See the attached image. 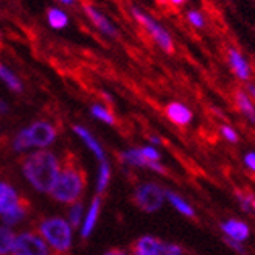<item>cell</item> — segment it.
Returning a JSON list of instances; mask_svg holds the SVG:
<instances>
[{"mask_svg": "<svg viewBox=\"0 0 255 255\" xmlns=\"http://www.w3.org/2000/svg\"><path fill=\"white\" fill-rule=\"evenodd\" d=\"M100 210H101V198L98 195L92 201L91 209H89L87 218H86V223H84V227H83V240H86L89 235H91V232L94 231V227L97 224V220H98V216H100Z\"/></svg>", "mask_w": 255, "mask_h": 255, "instance_id": "cell-19", "label": "cell"}, {"mask_svg": "<svg viewBox=\"0 0 255 255\" xmlns=\"http://www.w3.org/2000/svg\"><path fill=\"white\" fill-rule=\"evenodd\" d=\"M220 132H221L223 138L227 140V142H231V143H237V142H238V132L234 129L232 126H229V125H221Z\"/></svg>", "mask_w": 255, "mask_h": 255, "instance_id": "cell-27", "label": "cell"}, {"mask_svg": "<svg viewBox=\"0 0 255 255\" xmlns=\"http://www.w3.org/2000/svg\"><path fill=\"white\" fill-rule=\"evenodd\" d=\"M31 210V204L28 199H25V198H19L16 201V204L12 206L11 209H8L3 215H2V218H3V223L6 226H12V224H17L20 223L22 220H25V216H27Z\"/></svg>", "mask_w": 255, "mask_h": 255, "instance_id": "cell-14", "label": "cell"}, {"mask_svg": "<svg viewBox=\"0 0 255 255\" xmlns=\"http://www.w3.org/2000/svg\"><path fill=\"white\" fill-rule=\"evenodd\" d=\"M12 255H52L48 252L45 240L36 234L25 232L16 237Z\"/></svg>", "mask_w": 255, "mask_h": 255, "instance_id": "cell-8", "label": "cell"}, {"mask_svg": "<svg viewBox=\"0 0 255 255\" xmlns=\"http://www.w3.org/2000/svg\"><path fill=\"white\" fill-rule=\"evenodd\" d=\"M226 243H227L229 246H231V248H234L237 252H240V254H245V248L241 246V245L238 243V241H235V240H231V238H227V240H226Z\"/></svg>", "mask_w": 255, "mask_h": 255, "instance_id": "cell-31", "label": "cell"}, {"mask_svg": "<svg viewBox=\"0 0 255 255\" xmlns=\"http://www.w3.org/2000/svg\"><path fill=\"white\" fill-rule=\"evenodd\" d=\"M105 255H126V254H125V251H122V249H119V248H112V249H109Z\"/></svg>", "mask_w": 255, "mask_h": 255, "instance_id": "cell-33", "label": "cell"}, {"mask_svg": "<svg viewBox=\"0 0 255 255\" xmlns=\"http://www.w3.org/2000/svg\"><path fill=\"white\" fill-rule=\"evenodd\" d=\"M221 229H223V232L227 235V238L235 240V241H238V243L248 240L249 234H251L249 226L243 221H238V220H227L226 223L221 224Z\"/></svg>", "mask_w": 255, "mask_h": 255, "instance_id": "cell-15", "label": "cell"}, {"mask_svg": "<svg viewBox=\"0 0 255 255\" xmlns=\"http://www.w3.org/2000/svg\"><path fill=\"white\" fill-rule=\"evenodd\" d=\"M8 109H9V106L6 105V101L0 100V116H3V114H6Z\"/></svg>", "mask_w": 255, "mask_h": 255, "instance_id": "cell-34", "label": "cell"}, {"mask_svg": "<svg viewBox=\"0 0 255 255\" xmlns=\"http://www.w3.org/2000/svg\"><path fill=\"white\" fill-rule=\"evenodd\" d=\"M185 17H187V22L196 30H204L207 27V19H206V16H204V12L199 9H195V8L188 9Z\"/></svg>", "mask_w": 255, "mask_h": 255, "instance_id": "cell-25", "label": "cell"}, {"mask_svg": "<svg viewBox=\"0 0 255 255\" xmlns=\"http://www.w3.org/2000/svg\"><path fill=\"white\" fill-rule=\"evenodd\" d=\"M167 3H171L174 6H182L187 3V0H167Z\"/></svg>", "mask_w": 255, "mask_h": 255, "instance_id": "cell-35", "label": "cell"}, {"mask_svg": "<svg viewBox=\"0 0 255 255\" xmlns=\"http://www.w3.org/2000/svg\"><path fill=\"white\" fill-rule=\"evenodd\" d=\"M22 173L37 191L52 193L59 176V160L52 151H36L22 160Z\"/></svg>", "mask_w": 255, "mask_h": 255, "instance_id": "cell-1", "label": "cell"}, {"mask_svg": "<svg viewBox=\"0 0 255 255\" xmlns=\"http://www.w3.org/2000/svg\"><path fill=\"white\" fill-rule=\"evenodd\" d=\"M83 11H84V14L87 16V19L91 20L94 23V27L101 33V34H105L108 37H117L119 36V30L117 27L114 25L108 17L103 11H101L100 8H97L95 5H92L91 2H84L83 3Z\"/></svg>", "mask_w": 255, "mask_h": 255, "instance_id": "cell-10", "label": "cell"}, {"mask_svg": "<svg viewBox=\"0 0 255 255\" xmlns=\"http://www.w3.org/2000/svg\"><path fill=\"white\" fill-rule=\"evenodd\" d=\"M111 181V167L108 160H103L100 163V171H98V182H97V191L98 195H101L108 188Z\"/></svg>", "mask_w": 255, "mask_h": 255, "instance_id": "cell-24", "label": "cell"}, {"mask_svg": "<svg viewBox=\"0 0 255 255\" xmlns=\"http://www.w3.org/2000/svg\"><path fill=\"white\" fill-rule=\"evenodd\" d=\"M81 213H83V204L78 202H73L70 212H69V220H70V226L72 227H78L80 221H81Z\"/></svg>", "mask_w": 255, "mask_h": 255, "instance_id": "cell-26", "label": "cell"}, {"mask_svg": "<svg viewBox=\"0 0 255 255\" xmlns=\"http://www.w3.org/2000/svg\"><path fill=\"white\" fill-rule=\"evenodd\" d=\"M120 157H122V160L126 165H131V167L149 168V170L157 171V173H165V168L162 167V163H159V162H151V160L145 159L138 148H131V149L123 151Z\"/></svg>", "mask_w": 255, "mask_h": 255, "instance_id": "cell-12", "label": "cell"}, {"mask_svg": "<svg viewBox=\"0 0 255 255\" xmlns=\"http://www.w3.org/2000/svg\"><path fill=\"white\" fill-rule=\"evenodd\" d=\"M0 81H3V84L9 89V91L16 92V94H20L23 91V84L19 80V76L11 69H8L2 61H0Z\"/></svg>", "mask_w": 255, "mask_h": 255, "instance_id": "cell-18", "label": "cell"}, {"mask_svg": "<svg viewBox=\"0 0 255 255\" xmlns=\"http://www.w3.org/2000/svg\"><path fill=\"white\" fill-rule=\"evenodd\" d=\"M226 59H227V66L231 69V72L235 75V78L243 81V83H249L252 78V67L248 61V58L240 52L238 48L231 47L227 48L226 52Z\"/></svg>", "mask_w": 255, "mask_h": 255, "instance_id": "cell-9", "label": "cell"}, {"mask_svg": "<svg viewBox=\"0 0 255 255\" xmlns=\"http://www.w3.org/2000/svg\"><path fill=\"white\" fill-rule=\"evenodd\" d=\"M87 185V174L78 159L75 156H67L64 160L62 168L59 170V176L56 184L52 190V196L62 204L78 202Z\"/></svg>", "mask_w": 255, "mask_h": 255, "instance_id": "cell-2", "label": "cell"}, {"mask_svg": "<svg viewBox=\"0 0 255 255\" xmlns=\"http://www.w3.org/2000/svg\"><path fill=\"white\" fill-rule=\"evenodd\" d=\"M138 149H140V152H142V156L145 159H148L151 162H159L160 160V152L154 146L148 145V146H142V148H138Z\"/></svg>", "mask_w": 255, "mask_h": 255, "instance_id": "cell-28", "label": "cell"}, {"mask_svg": "<svg viewBox=\"0 0 255 255\" xmlns=\"http://www.w3.org/2000/svg\"><path fill=\"white\" fill-rule=\"evenodd\" d=\"M19 199L16 188L9 185L8 182L0 181V213H5L8 209H11Z\"/></svg>", "mask_w": 255, "mask_h": 255, "instance_id": "cell-17", "label": "cell"}, {"mask_svg": "<svg viewBox=\"0 0 255 255\" xmlns=\"http://www.w3.org/2000/svg\"><path fill=\"white\" fill-rule=\"evenodd\" d=\"M165 116L168 120L177 126H188L193 122V111H191L185 103L181 101H171L165 108Z\"/></svg>", "mask_w": 255, "mask_h": 255, "instance_id": "cell-11", "label": "cell"}, {"mask_svg": "<svg viewBox=\"0 0 255 255\" xmlns=\"http://www.w3.org/2000/svg\"><path fill=\"white\" fill-rule=\"evenodd\" d=\"M237 198H238V201H240V204H241V207H243L245 210H249L251 209V202H249V196L248 195H243V193H237Z\"/></svg>", "mask_w": 255, "mask_h": 255, "instance_id": "cell-30", "label": "cell"}, {"mask_svg": "<svg viewBox=\"0 0 255 255\" xmlns=\"http://www.w3.org/2000/svg\"><path fill=\"white\" fill-rule=\"evenodd\" d=\"M47 22L53 30H64L69 25V16L64 9L52 6L47 9Z\"/></svg>", "mask_w": 255, "mask_h": 255, "instance_id": "cell-20", "label": "cell"}, {"mask_svg": "<svg viewBox=\"0 0 255 255\" xmlns=\"http://www.w3.org/2000/svg\"><path fill=\"white\" fill-rule=\"evenodd\" d=\"M234 101L238 112L243 116L248 122L255 125V103L254 100L248 95L245 89H237L234 92Z\"/></svg>", "mask_w": 255, "mask_h": 255, "instance_id": "cell-13", "label": "cell"}, {"mask_svg": "<svg viewBox=\"0 0 255 255\" xmlns=\"http://www.w3.org/2000/svg\"><path fill=\"white\" fill-rule=\"evenodd\" d=\"M157 3H167V0H156Z\"/></svg>", "mask_w": 255, "mask_h": 255, "instance_id": "cell-37", "label": "cell"}, {"mask_svg": "<svg viewBox=\"0 0 255 255\" xmlns=\"http://www.w3.org/2000/svg\"><path fill=\"white\" fill-rule=\"evenodd\" d=\"M73 131H75V134L78 135V137L83 140V142L86 143V146L94 152L95 157H97L100 162L106 160V154H105L103 146L100 145V142L92 135L91 131L86 129V128H83V126H73Z\"/></svg>", "mask_w": 255, "mask_h": 255, "instance_id": "cell-16", "label": "cell"}, {"mask_svg": "<svg viewBox=\"0 0 255 255\" xmlns=\"http://www.w3.org/2000/svg\"><path fill=\"white\" fill-rule=\"evenodd\" d=\"M91 114L100 122H103L106 125H116V117L111 109H108L103 105H92L91 106Z\"/></svg>", "mask_w": 255, "mask_h": 255, "instance_id": "cell-23", "label": "cell"}, {"mask_svg": "<svg viewBox=\"0 0 255 255\" xmlns=\"http://www.w3.org/2000/svg\"><path fill=\"white\" fill-rule=\"evenodd\" d=\"M245 165L255 173V151H251V152H246L245 154Z\"/></svg>", "mask_w": 255, "mask_h": 255, "instance_id": "cell-29", "label": "cell"}, {"mask_svg": "<svg viewBox=\"0 0 255 255\" xmlns=\"http://www.w3.org/2000/svg\"><path fill=\"white\" fill-rule=\"evenodd\" d=\"M37 231L53 249L52 255H69L72 248V231L66 220L58 216L45 218L37 223Z\"/></svg>", "mask_w": 255, "mask_h": 255, "instance_id": "cell-4", "label": "cell"}, {"mask_svg": "<svg viewBox=\"0 0 255 255\" xmlns=\"http://www.w3.org/2000/svg\"><path fill=\"white\" fill-rule=\"evenodd\" d=\"M252 207H254V209H255V199H254V201H252Z\"/></svg>", "mask_w": 255, "mask_h": 255, "instance_id": "cell-38", "label": "cell"}, {"mask_svg": "<svg viewBox=\"0 0 255 255\" xmlns=\"http://www.w3.org/2000/svg\"><path fill=\"white\" fill-rule=\"evenodd\" d=\"M165 198H167L170 201L171 206L179 212L182 213L184 216H188V218H193L195 216V209L190 206V204L179 195H176L174 191H170V190H165Z\"/></svg>", "mask_w": 255, "mask_h": 255, "instance_id": "cell-21", "label": "cell"}, {"mask_svg": "<svg viewBox=\"0 0 255 255\" xmlns=\"http://www.w3.org/2000/svg\"><path fill=\"white\" fill-rule=\"evenodd\" d=\"M58 2L64 6H73L76 3V0H58Z\"/></svg>", "mask_w": 255, "mask_h": 255, "instance_id": "cell-36", "label": "cell"}, {"mask_svg": "<svg viewBox=\"0 0 255 255\" xmlns=\"http://www.w3.org/2000/svg\"><path fill=\"white\" fill-rule=\"evenodd\" d=\"M132 199L138 209L151 213L162 207L165 201V190L154 182H145L135 188Z\"/></svg>", "mask_w": 255, "mask_h": 255, "instance_id": "cell-6", "label": "cell"}, {"mask_svg": "<svg viewBox=\"0 0 255 255\" xmlns=\"http://www.w3.org/2000/svg\"><path fill=\"white\" fill-rule=\"evenodd\" d=\"M58 137L56 128L45 120L33 122L30 126L20 129L14 140H12V149L14 151H25L28 148H45L52 145Z\"/></svg>", "mask_w": 255, "mask_h": 255, "instance_id": "cell-3", "label": "cell"}, {"mask_svg": "<svg viewBox=\"0 0 255 255\" xmlns=\"http://www.w3.org/2000/svg\"><path fill=\"white\" fill-rule=\"evenodd\" d=\"M14 234L8 227H0V255H8L14 246Z\"/></svg>", "mask_w": 255, "mask_h": 255, "instance_id": "cell-22", "label": "cell"}, {"mask_svg": "<svg viewBox=\"0 0 255 255\" xmlns=\"http://www.w3.org/2000/svg\"><path fill=\"white\" fill-rule=\"evenodd\" d=\"M245 91H246V92H248V95L255 101V83H251V81H249Z\"/></svg>", "mask_w": 255, "mask_h": 255, "instance_id": "cell-32", "label": "cell"}, {"mask_svg": "<svg viewBox=\"0 0 255 255\" xmlns=\"http://www.w3.org/2000/svg\"><path fill=\"white\" fill-rule=\"evenodd\" d=\"M0 39H2V31H0Z\"/></svg>", "mask_w": 255, "mask_h": 255, "instance_id": "cell-39", "label": "cell"}, {"mask_svg": "<svg viewBox=\"0 0 255 255\" xmlns=\"http://www.w3.org/2000/svg\"><path fill=\"white\" fill-rule=\"evenodd\" d=\"M134 255H184V249L174 243H165L156 237H142L132 245Z\"/></svg>", "mask_w": 255, "mask_h": 255, "instance_id": "cell-7", "label": "cell"}, {"mask_svg": "<svg viewBox=\"0 0 255 255\" xmlns=\"http://www.w3.org/2000/svg\"><path fill=\"white\" fill-rule=\"evenodd\" d=\"M131 14L132 17L137 20V23L142 27L152 39L163 53L167 55H173L174 53V41L170 34V31L163 27V25L156 20L151 14H148L146 11H143L142 8H137V6H132L131 8Z\"/></svg>", "mask_w": 255, "mask_h": 255, "instance_id": "cell-5", "label": "cell"}]
</instances>
